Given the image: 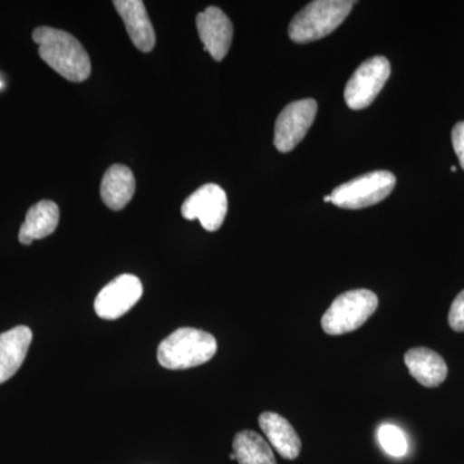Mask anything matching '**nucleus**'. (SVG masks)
I'll list each match as a JSON object with an SVG mask.
<instances>
[{
    "label": "nucleus",
    "instance_id": "6e6552de",
    "mask_svg": "<svg viewBox=\"0 0 464 464\" xmlns=\"http://www.w3.org/2000/svg\"><path fill=\"white\" fill-rule=\"evenodd\" d=\"M227 195L215 183L201 186L182 204L183 218L188 221L199 219L203 228L215 232L224 224L227 215Z\"/></svg>",
    "mask_w": 464,
    "mask_h": 464
},
{
    "label": "nucleus",
    "instance_id": "6ab92c4d",
    "mask_svg": "<svg viewBox=\"0 0 464 464\" xmlns=\"http://www.w3.org/2000/svg\"><path fill=\"white\" fill-rule=\"evenodd\" d=\"M449 325L453 331L464 332V290L457 295L449 311Z\"/></svg>",
    "mask_w": 464,
    "mask_h": 464
},
{
    "label": "nucleus",
    "instance_id": "0eeeda50",
    "mask_svg": "<svg viewBox=\"0 0 464 464\" xmlns=\"http://www.w3.org/2000/svg\"><path fill=\"white\" fill-rule=\"evenodd\" d=\"M315 100L304 99L289 103L277 116L275 123V148L280 152H290L306 136L315 121Z\"/></svg>",
    "mask_w": 464,
    "mask_h": 464
},
{
    "label": "nucleus",
    "instance_id": "412c9836",
    "mask_svg": "<svg viewBox=\"0 0 464 464\" xmlns=\"http://www.w3.org/2000/svg\"><path fill=\"white\" fill-rule=\"evenodd\" d=\"M324 201H325V203H331V195H328V197L324 198Z\"/></svg>",
    "mask_w": 464,
    "mask_h": 464
},
{
    "label": "nucleus",
    "instance_id": "a211bd4d",
    "mask_svg": "<svg viewBox=\"0 0 464 464\" xmlns=\"http://www.w3.org/2000/svg\"><path fill=\"white\" fill-rule=\"evenodd\" d=\"M381 447L390 456L400 458L405 456L408 451V441L404 432L393 424H383L378 432Z\"/></svg>",
    "mask_w": 464,
    "mask_h": 464
},
{
    "label": "nucleus",
    "instance_id": "9b49d317",
    "mask_svg": "<svg viewBox=\"0 0 464 464\" xmlns=\"http://www.w3.org/2000/svg\"><path fill=\"white\" fill-rule=\"evenodd\" d=\"M114 7L123 20L134 47L145 53L154 50L157 36L145 3L141 0H115Z\"/></svg>",
    "mask_w": 464,
    "mask_h": 464
},
{
    "label": "nucleus",
    "instance_id": "4468645a",
    "mask_svg": "<svg viewBox=\"0 0 464 464\" xmlns=\"http://www.w3.org/2000/svg\"><path fill=\"white\" fill-rule=\"evenodd\" d=\"M258 423L268 442L284 459L293 460L299 456L301 439L285 418L273 411H265L259 415Z\"/></svg>",
    "mask_w": 464,
    "mask_h": 464
},
{
    "label": "nucleus",
    "instance_id": "f257e3e1",
    "mask_svg": "<svg viewBox=\"0 0 464 464\" xmlns=\"http://www.w3.org/2000/svg\"><path fill=\"white\" fill-rule=\"evenodd\" d=\"M33 41L38 44L42 60L63 78L74 83H81L90 78V56L82 43L72 34L41 26L34 30Z\"/></svg>",
    "mask_w": 464,
    "mask_h": 464
},
{
    "label": "nucleus",
    "instance_id": "4be33fe9",
    "mask_svg": "<svg viewBox=\"0 0 464 464\" xmlns=\"http://www.w3.org/2000/svg\"><path fill=\"white\" fill-rule=\"evenodd\" d=\"M230 459H232V460H237V456H235V454H234V453H231V454H230Z\"/></svg>",
    "mask_w": 464,
    "mask_h": 464
},
{
    "label": "nucleus",
    "instance_id": "f8f14e48",
    "mask_svg": "<svg viewBox=\"0 0 464 464\" xmlns=\"http://www.w3.org/2000/svg\"><path fill=\"white\" fill-rule=\"evenodd\" d=\"M33 341V332L25 325L0 334V384L11 380L23 365Z\"/></svg>",
    "mask_w": 464,
    "mask_h": 464
},
{
    "label": "nucleus",
    "instance_id": "dca6fc26",
    "mask_svg": "<svg viewBox=\"0 0 464 464\" xmlns=\"http://www.w3.org/2000/svg\"><path fill=\"white\" fill-rule=\"evenodd\" d=\"M136 191V179L130 168L114 164L106 170L101 182V198L111 210H121Z\"/></svg>",
    "mask_w": 464,
    "mask_h": 464
},
{
    "label": "nucleus",
    "instance_id": "f03ea898",
    "mask_svg": "<svg viewBox=\"0 0 464 464\" xmlns=\"http://www.w3.org/2000/svg\"><path fill=\"white\" fill-rule=\"evenodd\" d=\"M217 353V341L210 333L179 328L158 347V362L169 371H183L206 364Z\"/></svg>",
    "mask_w": 464,
    "mask_h": 464
},
{
    "label": "nucleus",
    "instance_id": "9d476101",
    "mask_svg": "<svg viewBox=\"0 0 464 464\" xmlns=\"http://www.w3.org/2000/svg\"><path fill=\"white\" fill-rule=\"evenodd\" d=\"M197 27L204 50L209 52L213 60H224L230 50L234 35L230 18L226 16L222 9L208 7L198 14Z\"/></svg>",
    "mask_w": 464,
    "mask_h": 464
},
{
    "label": "nucleus",
    "instance_id": "1a4fd4ad",
    "mask_svg": "<svg viewBox=\"0 0 464 464\" xmlns=\"http://www.w3.org/2000/svg\"><path fill=\"white\" fill-rule=\"evenodd\" d=\"M141 280L134 275L124 274L109 283L97 295L94 311L101 319L116 320L132 310L142 297Z\"/></svg>",
    "mask_w": 464,
    "mask_h": 464
},
{
    "label": "nucleus",
    "instance_id": "423d86ee",
    "mask_svg": "<svg viewBox=\"0 0 464 464\" xmlns=\"http://www.w3.org/2000/svg\"><path fill=\"white\" fill-rule=\"evenodd\" d=\"M391 74L390 61L383 56L369 58L357 67L344 88V101L353 110H362L373 103Z\"/></svg>",
    "mask_w": 464,
    "mask_h": 464
},
{
    "label": "nucleus",
    "instance_id": "5701e85b",
    "mask_svg": "<svg viewBox=\"0 0 464 464\" xmlns=\"http://www.w3.org/2000/svg\"><path fill=\"white\" fill-rule=\"evenodd\" d=\"M450 170H451V172H453V173H454V172H457V168H456V167H451V168H450Z\"/></svg>",
    "mask_w": 464,
    "mask_h": 464
},
{
    "label": "nucleus",
    "instance_id": "2eb2a0df",
    "mask_svg": "<svg viewBox=\"0 0 464 464\" xmlns=\"http://www.w3.org/2000/svg\"><path fill=\"white\" fill-rule=\"evenodd\" d=\"M58 221L60 209L57 204L51 200L39 201L27 210L18 240L24 246H30L34 240L44 239L56 231Z\"/></svg>",
    "mask_w": 464,
    "mask_h": 464
},
{
    "label": "nucleus",
    "instance_id": "20e7f679",
    "mask_svg": "<svg viewBox=\"0 0 464 464\" xmlns=\"http://www.w3.org/2000/svg\"><path fill=\"white\" fill-rule=\"evenodd\" d=\"M378 307V297L368 289L348 290L333 301L323 315L322 326L329 335L356 331L368 322Z\"/></svg>",
    "mask_w": 464,
    "mask_h": 464
},
{
    "label": "nucleus",
    "instance_id": "b1692460",
    "mask_svg": "<svg viewBox=\"0 0 464 464\" xmlns=\"http://www.w3.org/2000/svg\"><path fill=\"white\" fill-rule=\"evenodd\" d=\"M3 87V83H2V81H0V88Z\"/></svg>",
    "mask_w": 464,
    "mask_h": 464
},
{
    "label": "nucleus",
    "instance_id": "ddd939ff",
    "mask_svg": "<svg viewBox=\"0 0 464 464\" xmlns=\"http://www.w3.org/2000/svg\"><path fill=\"white\" fill-rule=\"evenodd\" d=\"M404 362L411 377L424 387L432 389L447 380V362L430 348H411L405 353Z\"/></svg>",
    "mask_w": 464,
    "mask_h": 464
},
{
    "label": "nucleus",
    "instance_id": "f3484780",
    "mask_svg": "<svg viewBox=\"0 0 464 464\" xmlns=\"http://www.w3.org/2000/svg\"><path fill=\"white\" fill-rule=\"evenodd\" d=\"M232 448L239 464H277L273 449L257 432L246 430L237 433Z\"/></svg>",
    "mask_w": 464,
    "mask_h": 464
},
{
    "label": "nucleus",
    "instance_id": "39448f33",
    "mask_svg": "<svg viewBox=\"0 0 464 464\" xmlns=\"http://www.w3.org/2000/svg\"><path fill=\"white\" fill-rule=\"evenodd\" d=\"M395 185L396 177L389 170H375L335 188L331 203L344 209H362L386 199Z\"/></svg>",
    "mask_w": 464,
    "mask_h": 464
},
{
    "label": "nucleus",
    "instance_id": "aec40b11",
    "mask_svg": "<svg viewBox=\"0 0 464 464\" xmlns=\"http://www.w3.org/2000/svg\"><path fill=\"white\" fill-rule=\"evenodd\" d=\"M451 142H453L454 151L459 159L460 167L464 169V121H459L453 128L451 132Z\"/></svg>",
    "mask_w": 464,
    "mask_h": 464
},
{
    "label": "nucleus",
    "instance_id": "7ed1b4c3",
    "mask_svg": "<svg viewBox=\"0 0 464 464\" xmlns=\"http://www.w3.org/2000/svg\"><path fill=\"white\" fill-rule=\"evenodd\" d=\"M355 2L350 0H316L295 14L288 33L295 43H310L325 38L346 20Z\"/></svg>",
    "mask_w": 464,
    "mask_h": 464
}]
</instances>
